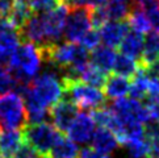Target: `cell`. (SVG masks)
Returning <instances> with one entry per match:
<instances>
[{
  "label": "cell",
  "instance_id": "6da1fadb",
  "mask_svg": "<svg viewBox=\"0 0 159 158\" xmlns=\"http://www.w3.org/2000/svg\"><path fill=\"white\" fill-rule=\"evenodd\" d=\"M22 95L26 108L28 124L46 121L50 108L65 95V84L59 71L49 67L25 84L19 92Z\"/></svg>",
  "mask_w": 159,
  "mask_h": 158
},
{
  "label": "cell",
  "instance_id": "7a4b0ae2",
  "mask_svg": "<svg viewBox=\"0 0 159 158\" xmlns=\"http://www.w3.org/2000/svg\"><path fill=\"white\" fill-rule=\"evenodd\" d=\"M7 63L19 83L28 84L42 70L45 63L43 52L41 48L32 42H20Z\"/></svg>",
  "mask_w": 159,
  "mask_h": 158
},
{
  "label": "cell",
  "instance_id": "3957f363",
  "mask_svg": "<svg viewBox=\"0 0 159 158\" xmlns=\"http://www.w3.org/2000/svg\"><path fill=\"white\" fill-rule=\"evenodd\" d=\"M65 84V94L76 107L83 109H98L105 105L107 98L100 88L89 86L80 79H62Z\"/></svg>",
  "mask_w": 159,
  "mask_h": 158
},
{
  "label": "cell",
  "instance_id": "277c9868",
  "mask_svg": "<svg viewBox=\"0 0 159 158\" xmlns=\"http://www.w3.org/2000/svg\"><path fill=\"white\" fill-rule=\"evenodd\" d=\"M26 124V108L22 95L16 91L0 95V128L4 131L21 129Z\"/></svg>",
  "mask_w": 159,
  "mask_h": 158
},
{
  "label": "cell",
  "instance_id": "5b68a950",
  "mask_svg": "<svg viewBox=\"0 0 159 158\" xmlns=\"http://www.w3.org/2000/svg\"><path fill=\"white\" fill-rule=\"evenodd\" d=\"M69 11V5L65 3H59L57 7L48 11V12L38 13L43 37V46L41 49H46L62 40Z\"/></svg>",
  "mask_w": 159,
  "mask_h": 158
},
{
  "label": "cell",
  "instance_id": "8992f818",
  "mask_svg": "<svg viewBox=\"0 0 159 158\" xmlns=\"http://www.w3.org/2000/svg\"><path fill=\"white\" fill-rule=\"evenodd\" d=\"M59 136V132L53 124H49L46 121L26 124L22 131L24 142L30 145L37 153L41 154H48Z\"/></svg>",
  "mask_w": 159,
  "mask_h": 158
},
{
  "label": "cell",
  "instance_id": "52a82bcc",
  "mask_svg": "<svg viewBox=\"0 0 159 158\" xmlns=\"http://www.w3.org/2000/svg\"><path fill=\"white\" fill-rule=\"evenodd\" d=\"M91 29H95L91 20V8L76 5L75 8L69 11L63 33L67 41L79 44Z\"/></svg>",
  "mask_w": 159,
  "mask_h": 158
},
{
  "label": "cell",
  "instance_id": "ba28073f",
  "mask_svg": "<svg viewBox=\"0 0 159 158\" xmlns=\"http://www.w3.org/2000/svg\"><path fill=\"white\" fill-rule=\"evenodd\" d=\"M111 108L117 116L124 118H130V120L139 121L142 124H147L151 121L147 105L138 99L126 98V96L121 99H116L111 105Z\"/></svg>",
  "mask_w": 159,
  "mask_h": 158
},
{
  "label": "cell",
  "instance_id": "9c48e42d",
  "mask_svg": "<svg viewBox=\"0 0 159 158\" xmlns=\"http://www.w3.org/2000/svg\"><path fill=\"white\" fill-rule=\"evenodd\" d=\"M96 129V123L88 112H78V115L67 128L69 138L78 145H86L92 138Z\"/></svg>",
  "mask_w": 159,
  "mask_h": 158
},
{
  "label": "cell",
  "instance_id": "30bf717a",
  "mask_svg": "<svg viewBox=\"0 0 159 158\" xmlns=\"http://www.w3.org/2000/svg\"><path fill=\"white\" fill-rule=\"evenodd\" d=\"M21 42L19 29L8 19H0V65H7Z\"/></svg>",
  "mask_w": 159,
  "mask_h": 158
},
{
  "label": "cell",
  "instance_id": "8fae6325",
  "mask_svg": "<svg viewBox=\"0 0 159 158\" xmlns=\"http://www.w3.org/2000/svg\"><path fill=\"white\" fill-rule=\"evenodd\" d=\"M53 125L58 132H66L78 115V107L70 99H61L49 111Z\"/></svg>",
  "mask_w": 159,
  "mask_h": 158
},
{
  "label": "cell",
  "instance_id": "7c38bea8",
  "mask_svg": "<svg viewBox=\"0 0 159 158\" xmlns=\"http://www.w3.org/2000/svg\"><path fill=\"white\" fill-rule=\"evenodd\" d=\"M100 41L109 48H118L125 35L129 32V25L125 20H109L104 22L99 29Z\"/></svg>",
  "mask_w": 159,
  "mask_h": 158
},
{
  "label": "cell",
  "instance_id": "4fadbf2b",
  "mask_svg": "<svg viewBox=\"0 0 159 158\" xmlns=\"http://www.w3.org/2000/svg\"><path fill=\"white\" fill-rule=\"evenodd\" d=\"M91 142H92V148L95 150L108 156L113 153L118 146V140L115 136V133L111 129L104 127H98L95 129V133L92 138H91Z\"/></svg>",
  "mask_w": 159,
  "mask_h": 158
},
{
  "label": "cell",
  "instance_id": "5bb4252c",
  "mask_svg": "<svg viewBox=\"0 0 159 158\" xmlns=\"http://www.w3.org/2000/svg\"><path fill=\"white\" fill-rule=\"evenodd\" d=\"M22 144H24V137L20 129L4 131L0 133V156L3 158H13Z\"/></svg>",
  "mask_w": 159,
  "mask_h": 158
},
{
  "label": "cell",
  "instance_id": "9a60e30c",
  "mask_svg": "<svg viewBox=\"0 0 159 158\" xmlns=\"http://www.w3.org/2000/svg\"><path fill=\"white\" fill-rule=\"evenodd\" d=\"M104 95L105 98L116 100L125 98L129 94L130 90V81L126 77L117 75L113 72L112 75L107 78V81L104 83Z\"/></svg>",
  "mask_w": 159,
  "mask_h": 158
},
{
  "label": "cell",
  "instance_id": "2e32d148",
  "mask_svg": "<svg viewBox=\"0 0 159 158\" xmlns=\"http://www.w3.org/2000/svg\"><path fill=\"white\" fill-rule=\"evenodd\" d=\"M117 57V53L113 48H109L107 45H99L93 50H91L89 62L96 67H99L105 72H109L113 69L115 61Z\"/></svg>",
  "mask_w": 159,
  "mask_h": 158
},
{
  "label": "cell",
  "instance_id": "e0dca14e",
  "mask_svg": "<svg viewBox=\"0 0 159 158\" xmlns=\"http://www.w3.org/2000/svg\"><path fill=\"white\" fill-rule=\"evenodd\" d=\"M139 59L142 67H146L152 62L159 61V33H146V36L143 37V48H142Z\"/></svg>",
  "mask_w": 159,
  "mask_h": 158
},
{
  "label": "cell",
  "instance_id": "ac0fdd59",
  "mask_svg": "<svg viewBox=\"0 0 159 158\" xmlns=\"http://www.w3.org/2000/svg\"><path fill=\"white\" fill-rule=\"evenodd\" d=\"M118 48H120V53L125 55H129L135 59L141 58L142 48H143V35H139V33L129 29Z\"/></svg>",
  "mask_w": 159,
  "mask_h": 158
},
{
  "label": "cell",
  "instance_id": "d6986e66",
  "mask_svg": "<svg viewBox=\"0 0 159 158\" xmlns=\"http://www.w3.org/2000/svg\"><path fill=\"white\" fill-rule=\"evenodd\" d=\"M79 151L80 150L76 142H74L69 137L59 136L50 149V158H78Z\"/></svg>",
  "mask_w": 159,
  "mask_h": 158
},
{
  "label": "cell",
  "instance_id": "ffe728a7",
  "mask_svg": "<svg viewBox=\"0 0 159 158\" xmlns=\"http://www.w3.org/2000/svg\"><path fill=\"white\" fill-rule=\"evenodd\" d=\"M132 82H130V98L133 99H146L147 96V87H149V74L145 71L143 67H139V70L135 72V74L132 77Z\"/></svg>",
  "mask_w": 159,
  "mask_h": 158
},
{
  "label": "cell",
  "instance_id": "44dd1931",
  "mask_svg": "<svg viewBox=\"0 0 159 158\" xmlns=\"http://www.w3.org/2000/svg\"><path fill=\"white\" fill-rule=\"evenodd\" d=\"M139 67H141V63L138 62V59L120 53V54H117V57H116L112 71L117 75L132 78L135 72L139 70Z\"/></svg>",
  "mask_w": 159,
  "mask_h": 158
},
{
  "label": "cell",
  "instance_id": "7402d4cb",
  "mask_svg": "<svg viewBox=\"0 0 159 158\" xmlns=\"http://www.w3.org/2000/svg\"><path fill=\"white\" fill-rule=\"evenodd\" d=\"M32 15L33 12L30 7L28 5L26 0H13V7H12V11H11L8 20L12 22V25L16 29L20 30Z\"/></svg>",
  "mask_w": 159,
  "mask_h": 158
},
{
  "label": "cell",
  "instance_id": "603a6c76",
  "mask_svg": "<svg viewBox=\"0 0 159 158\" xmlns=\"http://www.w3.org/2000/svg\"><path fill=\"white\" fill-rule=\"evenodd\" d=\"M126 19H128L126 22H128L130 30L137 32L139 35H146V33L151 32L149 17H147V15L143 12V11L134 7L133 9H130Z\"/></svg>",
  "mask_w": 159,
  "mask_h": 158
},
{
  "label": "cell",
  "instance_id": "cb8c5ba5",
  "mask_svg": "<svg viewBox=\"0 0 159 158\" xmlns=\"http://www.w3.org/2000/svg\"><path fill=\"white\" fill-rule=\"evenodd\" d=\"M107 78H108V72L103 71L99 67H96L91 62H88V65L84 67L83 71L80 72V75H79V79L82 82L89 84V86L98 87V88L104 86Z\"/></svg>",
  "mask_w": 159,
  "mask_h": 158
},
{
  "label": "cell",
  "instance_id": "d4e9b609",
  "mask_svg": "<svg viewBox=\"0 0 159 158\" xmlns=\"http://www.w3.org/2000/svg\"><path fill=\"white\" fill-rule=\"evenodd\" d=\"M101 11L107 21L109 20H125L130 12V4L117 3L109 0L107 4L101 5Z\"/></svg>",
  "mask_w": 159,
  "mask_h": 158
},
{
  "label": "cell",
  "instance_id": "484cf974",
  "mask_svg": "<svg viewBox=\"0 0 159 158\" xmlns=\"http://www.w3.org/2000/svg\"><path fill=\"white\" fill-rule=\"evenodd\" d=\"M124 146L126 148L130 158H150V148L146 136L142 138L128 141L126 144H124Z\"/></svg>",
  "mask_w": 159,
  "mask_h": 158
},
{
  "label": "cell",
  "instance_id": "4316f807",
  "mask_svg": "<svg viewBox=\"0 0 159 158\" xmlns=\"http://www.w3.org/2000/svg\"><path fill=\"white\" fill-rule=\"evenodd\" d=\"M19 84V81L16 79L13 72L9 70V67L5 65H0V95L16 91Z\"/></svg>",
  "mask_w": 159,
  "mask_h": 158
},
{
  "label": "cell",
  "instance_id": "83f0119b",
  "mask_svg": "<svg viewBox=\"0 0 159 158\" xmlns=\"http://www.w3.org/2000/svg\"><path fill=\"white\" fill-rule=\"evenodd\" d=\"M146 140L149 142L150 148V158H158L159 157V125L151 124L145 132Z\"/></svg>",
  "mask_w": 159,
  "mask_h": 158
},
{
  "label": "cell",
  "instance_id": "f1b7e54d",
  "mask_svg": "<svg viewBox=\"0 0 159 158\" xmlns=\"http://www.w3.org/2000/svg\"><path fill=\"white\" fill-rule=\"evenodd\" d=\"M33 13H43L59 4L58 0H26Z\"/></svg>",
  "mask_w": 159,
  "mask_h": 158
},
{
  "label": "cell",
  "instance_id": "f546056e",
  "mask_svg": "<svg viewBox=\"0 0 159 158\" xmlns=\"http://www.w3.org/2000/svg\"><path fill=\"white\" fill-rule=\"evenodd\" d=\"M79 44H80L84 49H87L88 52L93 50L96 46H99L101 41H100V36H99L98 29H91L87 35L82 38V41Z\"/></svg>",
  "mask_w": 159,
  "mask_h": 158
},
{
  "label": "cell",
  "instance_id": "4dcf8cb0",
  "mask_svg": "<svg viewBox=\"0 0 159 158\" xmlns=\"http://www.w3.org/2000/svg\"><path fill=\"white\" fill-rule=\"evenodd\" d=\"M133 2L135 8L143 11L145 13H149L159 8V0H133Z\"/></svg>",
  "mask_w": 159,
  "mask_h": 158
},
{
  "label": "cell",
  "instance_id": "1f68e13d",
  "mask_svg": "<svg viewBox=\"0 0 159 158\" xmlns=\"http://www.w3.org/2000/svg\"><path fill=\"white\" fill-rule=\"evenodd\" d=\"M150 77V75H149ZM147 100L159 99V78L158 77H150L149 79V87H147Z\"/></svg>",
  "mask_w": 159,
  "mask_h": 158
},
{
  "label": "cell",
  "instance_id": "d6a6232c",
  "mask_svg": "<svg viewBox=\"0 0 159 158\" xmlns=\"http://www.w3.org/2000/svg\"><path fill=\"white\" fill-rule=\"evenodd\" d=\"M37 157H38V153L26 142L22 144L20 146V149L13 156V158H37Z\"/></svg>",
  "mask_w": 159,
  "mask_h": 158
},
{
  "label": "cell",
  "instance_id": "836d02e7",
  "mask_svg": "<svg viewBox=\"0 0 159 158\" xmlns=\"http://www.w3.org/2000/svg\"><path fill=\"white\" fill-rule=\"evenodd\" d=\"M146 105H147V108H149L151 121H154V124L159 125V99L147 100Z\"/></svg>",
  "mask_w": 159,
  "mask_h": 158
},
{
  "label": "cell",
  "instance_id": "e575fe53",
  "mask_svg": "<svg viewBox=\"0 0 159 158\" xmlns=\"http://www.w3.org/2000/svg\"><path fill=\"white\" fill-rule=\"evenodd\" d=\"M78 158H111L108 154L100 153V151L95 150L92 146H86L79 151V157Z\"/></svg>",
  "mask_w": 159,
  "mask_h": 158
},
{
  "label": "cell",
  "instance_id": "d590c367",
  "mask_svg": "<svg viewBox=\"0 0 159 158\" xmlns=\"http://www.w3.org/2000/svg\"><path fill=\"white\" fill-rule=\"evenodd\" d=\"M109 0H75L74 4L80 5V7H87V8H98L101 5L107 4Z\"/></svg>",
  "mask_w": 159,
  "mask_h": 158
},
{
  "label": "cell",
  "instance_id": "8d00e7d4",
  "mask_svg": "<svg viewBox=\"0 0 159 158\" xmlns=\"http://www.w3.org/2000/svg\"><path fill=\"white\" fill-rule=\"evenodd\" d=\"M13 7V0H0V19H8Z\"/></svg>",
  "mask_w": 159,
  "mask_h": 158
},
{
  "label": "cell",
  "instance_id": "74e56055",
  "mask_svg": "<svg viewBox=\"0 0 159 158\" xmlns=\"http://www.w3.org/2000/svg\"><path fill=\"white\" fill-rule=\"evenodd\" d=\"M112 2H117V3H125V4H130L133 0H112Z\"/></svg>",
  "mask_w": 159,
  "mask_h": 158
},
{
  "label": "cell",
  "instance_id": "f35d334b",
  "mask_svg": "<svg viewBox=\"0 0 159 158\" xmlns=\"http://www.w3.org/2000/svg\"><path fill=\"white\" fill-rule=\"evenodd\" d=\"M62 3H65V4H74V2L75 0H61Z\"/></svg>",
  "mask_w": 159,
  "mask_h": 158
},
{
  "label": "cell",
  "instance_id": "ab89813d",
  "mask_svg": "<svg viewBox=\"0 0 159 158\" xmlns=\"http://www.w3.org/2000/svg\"><path fill=\"white\" fill-rule=\"evenodd\" d=\"M37 158H50V156H48V154H41V156H38Z\"/></svg>",
  "mask_w": 159,
  "mask_h": 158
},
{
  "label": "cell",
  "instance_id": "60d3db41",
  "mask_svg": "<svg viewBox=\"0 0 159 158\" xmlns=\"http://www.w3.org/2000/svg\"><path fill=\"white\" fill-rule=\"evenodd\" d=\"M0 158H3V157H2V156H0Z\"/></svg>",
  "mask_w": 159,
  "mask_h": 158
},
{
  "label": "cell",
  "instance_id": "b9f144b4",
  "mask_svg": "<svg viewBox=\"0 0 159 158\" xmlns=\"http://www.w3.org/2000/svg\"><path fill=\"white\" fill-rule=\"evenodd\" d=\"M158 158H159V157H158Z\"/></svg>",
  "mask_w": 159,
  "mask_h": 158
}]
</instances>
